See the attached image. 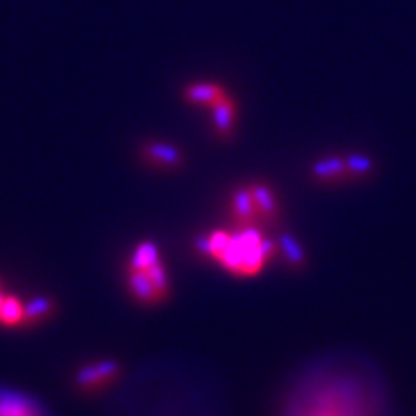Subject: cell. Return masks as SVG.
<instances>
[{"instance_id": "cell-11", "label": "cell", "mask_w": 416, "mask_h": 416, "mask_svg": "<svg viewBox=\"0 0 416 416\" xmlns=\"http://www.w3.org/2000/svg\"><path fill=\"white\" fill-rule=\"evenodd\" d=\"M278 249H282V253L285 254V261L290 262L291 266L303 264V251H301V247L291 237H283L280 241V247Z\"/></svg>"}, {"instance_id": "cell-3", "label": "cell", "mask_w": 416, "mask_h": 416, "mask_svg": "<svg viewBox=\"0 0 416 416\" xmlns=\"http://www.w3.org/2000/svg\"><path fill=\"white\" fill-rule=\"evenodd\" d=\"M0 416H50L37 397L12 388H0Z\"/></svg>"}, {"instance_id": "cell-7", "label": "cell", "mask_w": 416, "mask_h": 416, "mask_svg": "<svg viewBox=\"0 0 416 416\" xmlns=\"http://www.w3.org/2000/svg\"><path fill=\"white\" fill-rule=\"evenodd\" d=\"M212 116H214V127L220 137H230L233 133V126H235V116H237V105L235 100L227 95L226 99L212 106Z\"/></svg>"}, {"instance_id": "cell-2", "label": "cell", "mask_w": 416, "mask_h": 416, "mask_svg": "<svg viewBox=\"0 0 416 416\" xmlns=\"http://www.w3.org/2000/svg\"><path fill=\"white\" fill-rule=\"evenodd\" d=\"M127 287L137 301L156 304L170 293V280L155 243H139L127 264Z\"/></svg>"}, {"instance_id": "cell-10", "label": "cell", "mask_w": 416, "mask_h": 416, "mask_svg": "<svg viewBox=\"0 0 416 416\" xmlns=\"http://www.w3.org/2000/svg\"><path fill=\"white\" fill-rule=\"evenodd\" d=\"M345 162H347L349 174H351V177H355V179H357V177L368 176V174L374 170V162L364 155L349 156V158H345Z\"/></svg>"}, {"instance_id": "cell-4", "label": "cell", "mask_w": 416, "mask_h": 416, "mask_svg": "<svg viewBox=\"0 0 416 416\" xmlns=\"http://www.w3.org/2000/svg\"><path fill=\"white\" fill-rule=\"evenodd\" d=\"M118 374V364L112 360H100L93 362L79 370L78 384L81 388H99L106 381H110L114 376Z\"/></svg>"}, {"instance_id": "cell-1", "label": "cell", "mask_w": 416, "mask_h": 416, "mask_svg": "<svg viewBox=\"0 0 416 416\" xmlns=\"http://www.w3.org/2000/svg\"><path fill=\"white\" fill-rule=\"evenodd\" d=\"M197 247L237 278L261 274L266 262L278 254V245L266 239L258 227H237L235 232L216 230L201 237Z\"/></svg>"}, {"instance_id": "cell-6", "label": "cell", "mask_w": 416, "mask_h": 416, "mask_svg": "<svg viewBox=\"0 0 416 416\" xmlns=\"http://www.w3.org/2000/svg\"><path fill=\"white\" fill-rule=\"evenodd\" d=\"M184 97L189 100L191 105H203L212 108L216 102L226 99L227 91L220 83L201 81V83H191L189 87H185Z\"/></svg>"}, {"instance_id": "cell-5", "label": "cell", "mask_w": 416, "mask_h": 416, "mask_svg": "<svg viewBox=\"0 0 416 416\" xmlns=\"http://www.w3.org/2000/svg\"><path fill=\"white\" fill-rule=\"evenodd\" d=\"M312 176L322 184H338V182L353 179L347 170V162L339 156H326L322 160H318L312 166Z\"/></svg>"}, {"instance_id": "cell-13", "label": "cell", "mask_w": 416, "mask_h": 416, "mask_svg": "<svg viewBox=\"0 0 416 416\" xmlns=\"http://www.w3.org/2000/svg\"><path fill=\"white\" fill-rule=\"evenodd\" d=\"M4 299H6V293L2 291V285H0V314H2V304H4Z\"/></svg>"}, {"instance_id": "cell-12", "label": "cell", "mask_w": 416, "mask_h": 416, "mask_svg": "<svg viewBox=\"0 0 416 416\" xmlns=\"http://www.w3.org/2000/svg\"><path fill=\"white\" fill-rule=\"evenodd\" d=\"M49 311H50L49 299L37 297L35 301H31V303L25 307V320H39V318L44 316Z\"/></svg>"}, {"instance_id": "cell-8", "label": "cell", "mask_w": 416, "mask_h": 416, "mask_svg": "<svg viewBox=\"0 0 416 416\" xmlns=\"http://www.w3.org/2000/svg\"><path fill=\"white\" fill-rule=\"evenodd\" d=\"M145 155L158 166H166V168H174L182 162V155L179 150L174 148L168 143H150L145 147Z\"/></svg>"}, {"instance_id": "cell-9", "label": "cell", "mask_w": 416, "mask_h": 416, "mask_svg": "<svg viewBox=\"0 0 416 416\" xmlns=\"http://www.w3.org/2000/svg\"><path fill=\"white\" fill-rule=\"evenodd\" d=\"M25 320V304L14 295H6L4 304H2V314H0V322L4 326H18Z\"/></svg>"}]
</instances>
